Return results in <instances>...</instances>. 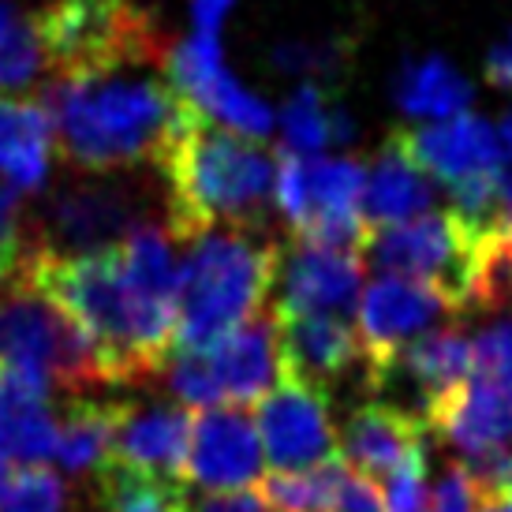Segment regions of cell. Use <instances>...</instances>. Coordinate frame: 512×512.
Wrapping results in <instances>:
<instances>
[{
	"label": "cell",
	"mask_w": 512,
	"mask_h": 512,
	"mask_svg": "<svg viewBox=\"0 0 512 512\" xmlns=\"http://www.w3.org/2000/svg\"><path fill=\"white\" fill-rule=\"evenodd\" d=\"M165 72L169 83L184 94L202 116H210V124L247 139H270L277 128V113L266 101L251 94L247 86L228 75L221 38L217 34H191L187 42L172 45L165 53Z\"/></svg>",
	"instance_id": "10"
},
{
	"label": "cell",
	"mask_w": 512,
	"mask_h": 512,
	"mask_svg": "<svg viewBox=\"0 0 512 512\" xmlns=\"http://www.w3.org/2000/svg\"><path fill=\"white\" fill-rule=\"evenodd\" d=\"M277 124H281L288 154L318 157L326 146H333V105H329L326 86L299 83V90L277 113Z\"/></svg>",
	"instance_id": "28"
},
{
	"label": "cell",
	"mask_w": 512,
	"mask_h": 512,
	"mask_svg": "<svg viewBox=\"0 0 512 512\" xmlns=\"http://www.w3.org/2000/svg\"><path fill=\"white\" fill-rule=\"evenodd\" d=\"M486 83L498 90H512V30L486 53Z\"/></svg>",
	"instance_id": "38"
},
{
	"label": "cell",
	"mask_w": 512,
	"mask_h": 512,
	"mask_svg": "<svg viewBox=\"0 0 512 512\" xmlns=\"http://www.w3.org/2000/svg\"><path fill=\"white\" fill-rule=\"evenodd\" d=\"M471 370H475V337H468L456 326H441L408 344L393 359V367L385 370V382L404 378V385H412L415 400H419V415L427 423L430 408H438L449 393H456L468 382Z\"/></svg>",
	"instance_id": "20"
},
{
	"label": "cell",
	"mask_w": 512,
	"mask_h": 512,
	"mask_svg": "<svg viewBox=\"0 0 512 512\" xmlns=\"http://www.w3.org/2000/svg\"><path fill=\"white\" fill-rule=\"evenodd\" d=\"M8 281H12V273H0V288L8 285Z\"/></svg>",
	"instance_id": "42"
},
{
	"label": "cell",
	"mask_w": 512,
	"mask_h": 512,
	"mask_svg": "<svg viewBox=\"0 0 512 512\" xmlns=\"http://www.w3.org/2000/svg\"><path fill=\"white\" fill-rule=\"evenodd\" d=\"M116 412L120 404H94V400H72L64 423H60L57 456L64 475L72 479H98L116 460Z\"/></svg>",
	"instance_id": "23"
},
{
	"label": "cell",
	"mask_w": 512,
	"mask_h": 512,
	"mask_svg": "<svg viewBox=\"0 0 512 512\" xmlns=\"http://www.w3.org/2000/svg\"><path fill=\"white\" fill-rule=\"evenodd\" d=\"M255 427L273 471H311L337 456L326 393L292 374L258 400Z\"/></svg>",
	"instance_id": "13"
},
{
	"label": "cell",
	"mask_w": 512,
	"mask_h": 512,
	"mask_svg": "<svg viewBox=\"0 0 512 512\" xmlns=\"http://www.w3.org/2000/svg\"><path fill=\"white\" fill-rule=\"evenodd\" d=\"M363 266H367L363 251L296 240V247L281 251L273 314L277 318H303V314L352 318L359 307Z\"/></svg>",
	"instance_id": "12"
},
{
	"label": "cell",
	"mask_w": 512,
	"mask_h": 512,
	"mask_svg": "<svg viewBox=\"0 0 512 512\" xmlns=\"http://www.w3.org/2000/svg\"><path fill=\"white\" fill-rule=\"evenodd\" d=\"M195 415L184 404H120L116 412V460L128 468L184 479Z\"/></svg>",
	"instance_id": "18"
},
{
	"label": "cell",
	"mask_w": 512,
	"mask_h": 512,
	"mask_svg": "<svg viewBox=\"0 0 512 512\" xmlns=\"http://www.w3.org/2000/svg\"><path fill=\"white\" fill-rule=\"evenodd\" d=\"M23 195H15L0 184V273H19L27 255L34 251V232H30V217L19 206Z\"/></svg>",
	"instance_id": "32"
},
{
	"label": "cell",
	"mask_w": 512,
	"mask_h": 512,
	"mask_svg": "<svg viewBox=\"0 0 512 512\" xmlns=\"http://www.w3.org/2000/svg\"><path fill=\"white\" fill-rule=\"evenodd\" d=\"M262 438L251 415L240 408H210L195 415L191 445H187L184 483L202 486L210 494L251 490L262 483Z\"/></svg>",
	"instance_id": "14"
},
{
	"label": "cell",
	"mask_w": 512,
	"mask_h": 512,
	"mask_svg": "<svg viewBox=\"0 0 512 512\" xmlns=\"http://www.w3.org/2000/svg\"><path fill=\"white\" fill-rule=\"evenodd\" d=\"M498 143H501V172H498V206L501 217L512 214V113H505L498 128ZM498 217V221H501Z\"/></svg>",
	"instance_id": "37"
},
{
	"label": "cell",
	"mask_w": 512,
	"mask_h": 512,
	"mask_svg": "<svg viewBox=\"0 0 512 512\" xmlns=\"http://www.w3.org/2000/svg\"><path fill=\"white\" fill-rule=\"evenodd\" d=\"M479 382L494 385L498 393L512 400V311L475 337V370Z\"/></svg>",
	"instance_id": "31"
},
{
	"label": "cell",
	"mask_w": 512,
	"mask_h": 512,
	"mask_svg": "<svg viewBox=\"0 0 512 512\" xmlns=\"http://www.w3.org/2000/svg\"><path fill=\"white\" fill-rule=\"evenodd\" d=\"M232 0H191V19H195V30L199 34H221V23H225Z\"/></svg>",
	"instance_id": "39"
},
{
	"label": "cell",
	"mask_w": 512,
	"mask_h": 512,
	"mask_svg": "<svg viewBox=\"0 0 512 512\" xmlns=\"http://www.w3.org/2000/svg\"><path fill=\"white\" fill-rule=\"evenodd\" d=\"M337 512H389V509H385V494L374 486V479L348 468L341 479V494H337Z\"/></svg>",
	"instance_id": "35"
},
{
	"label": "cell",
	"mask_w": 512,
	"mask_h": 512,
	"mask_svg": "<svg viewBox=\"0 0 512 512\" xmlns=\"http://www.w3.org/2000/svg\"><path fill=\"white\" fill-rule=\"evenodd\" d=\"M427 427L453 445L460 464L483 483L494 501V490L512 460V400L471 374L438 408H430Z\"/></svg>",
	"instance_id": "11"
},
{
	"label": "cell",
	"mask_w": 512,
	"mask_h": 512,
	"mask_svg": "<svg viewBox=\"0 0 512 512\" xmlns=\"http://www.w3.org/2000/svg\"><path fill=\"white\" fill-rule=\"evenodd\" d=\"M430 210H434V180L415 165L393 135L367 169V187H363L367 228L404 225V221H415Z\"/></svg>",
	"instance_id": "22"
},
{
	"label": "cell",
	"mask_w": 512,
	"mask_h": 512,
	"mask_svg": "<svg viewBox=\"0 0 512 512\" xmlns=\"http://www.w3.org/2000/svg\"><path fill=\"white\" fill-rule=\"evenodd\" d=\"M45 64L53 79H98L124 68L165 64V38L131 0H49L38 12Z\"/></svg>",
	"instance_id": "5"
},
{
	"label": "cell",
	"mask_w": 512,
	"mask_h": 512,
	"mask_svg": "<svg viewBox=\"0 0 512 512\" xmlns=\"http://www.w3.org/2000/svg\"><path fill=\"white\" fill-rule=\"evenodd\" d=\"M150 191L135 176H86L49 195L38 217H30L34 247L45 255L72 258L109 251L146 217Z\"/></svg>",
	"instance_id": "8"
},
{
	"label": "cell",
	"mask_w": 512,
	"mask_h": 512,
	"mask_svg": "<svg viewBox=\"0 0 512 512\" xmlns=\"http://www.w3.org/2000/svg\"><path fill=\"white\" fill-rule=\"evenodd\" d=\"M53 116L42 101L0 94V184L15 195L42 191L53 169Z\"/></svg>",
	"instance_id": "21"
},
{
	"label": "cell",
	"mask_w": 512,
	"mask_h": 512,
	"mask_svg": "<svg viewBox=\"0 0 512 512\" xmlns=\"http://www.w3.org/2000/svg\"><path fill=\"white\" fill-rule=\"evenodd\" d=\"M423 434H427V423L419 412L374 400V404H359L348 415L337 456L367 479H389L408 456L423 449Z\"/></svg>",
	"instance_id": "17"
},
{
	"label": "cell",
	"mask_w": 512,
	"mask_h": 512,
	"mask_svg": "<svg viewBox=\"0 0 512 512\" xmlns=\"http://www.w3.org/2000/svg\"><path fill=\"white\" fill-rule=\"evenodd\" d=\"M393 101L419 120H453L471 105V83L441 57L404 60L393 75Z\"/></svg>",
	"instance_id": "24"
},
{
	"label": "cell",
	"mask_w": 512,
	"mask_h": 512,
	"mask_svg": "<svg viewBox=\"0 0 512 512\" xmlns=\"http://www.w3.org/2000/svg\"><path fill=\"white\" fill-rule=\"evenodd\" d=\"M60 419L53 389L19 374H0V464L42 468L57 456Z\"/></svg>",
	"instance_id": "19"
},
{
	"label": "cell",
	"mask_w": 512,
	"mask_h": 512,
	"mask_svg": "<svg viewBox=\"0 0 512 512\" xmlns=\"http://www.w3.org/2000/svg\"><path fill=\"white\" fill-rule=\"evenodd\" d=\"M42 105L53 116L60 154L86 176L161 165L172 139L199 116V109L172 83L157 79H53Z\"/></svg>",
	"instance_id": "1"
},
{
	"label": "cell",
	"mask_w": 512,
	"mask_h": 512,
	"mask_svg": "<svg viewBox=\"0 0 512 512\" xmlns=\"http://www.w3.org/2000/svg\"><path fill=\"white\" fill-rule=\"evenodd\" d=\"M45 68L38 12H27L19 0H0V90H30Z\"/></svg>",
	"instance_id": "26"
},
{
	"label": "cell",
	"mask_w": 512,
	"mask_h": 512,
	"mask_svg": "<svg viewBox=\"0 0 512 512\" xmlns=\"http://www.w3.org/2000/svg\"><path fill=\"white\" fill-rule=\"evenodd\" d=\"M210 382H214L217 404L240 408V404H258L270 389L285 378V352H281V326L277 314L262 311L247 326L228 333L225 341L202 348Z\"/></svg>",
	"instance_id": "15"
},
{
	"label": "cell",
	"mask_w": 512,
	"mask_h": 512,
	"mask_svg": "<svg viewBox=\"0 0 512 512\" xmlns=\"http://www.w3.org/2000/svg\"><path fill=\"white\" fill-rule=\"evenodd\" d=\"M490 236L494 228L471 225L456 210H430L404 225L370 228L363 258L382 273L441 288L456 307H475Z\"/></svg>",
	"instance_id": "6"
},
{
	"label": "cell",
	"mask_w": 512,
	"mask_h": 512,
	"mask_svg": "<svg viewBox=\"0 0 512 512\" xmlns=\"http://www.w3.org/2000/svg\"><path fill=\"white\" fill-rule=\"evenodd\" d=\"M172 352H202L270 311L281 243L262 225H221L180 240Z\"/></svg>",
	"instance_id": "3"
},
{
	"label": "cell",
	"mask_w": 512,
	"mask_h": 512,
	"mask_svg": "<svg viewBox=\"0 0 512 512\" xmlns=\"http://www.w3.org/2000/svg\"><path fill=\"white\" fill-rule=\"evenodd\" d=\"M348 464L333 456L311 471H270L262 475L258 494L270 501L273 512H337V494Z\"/></svg>",
	"instance_id": "27"
},
{
	"label": "cell",
	"mask_w": 512,
	"mask_h": 512,
	"mask_svg": "<svg viewBox=\"0 0 512 512\" xmlns=\"http://www.w3.org/2000/svg\"><path fill=\"white\" fill-rule=\"evenodd\" d=\"M191 512H273L270 501L258 490H228V494H206L191 505Z\"/></svg>",
	"instance_id": "36"
},
{
	"label": "cell",
	"mask_w": 512,
	"mask_h": 512,
	"mask_svg": "<svg viewBox=\"0 0 512 512\" xmlns=\"http://www.w3.org/2000/svg\"><path fill=\"white\" fill-rule=\"evenodd\" d=\"M397 139L415 165L449 191L453 210L464 221L479 228L498 225L501 143L498 131L486 120L464 113L453 120H434L423 128L397 131Z\"/></svg>",
	"instance_id": "7"
},
{
	"label": "cell",
	"mask_w": 512,
	"mask_h": 512,
	"mask_svg": "<svg viewBox=\"0 0 512 512\" xmlns=\"http://www.w3.org/2000/svg\"><path fill=\"white\" fill-rule=\"evenodd\" d=\"M12 471H8V464H0V486H4V479H8Z\"/></svg>",
	"instance_id": "41"
},
{
	"label": "cell",
	"mask_w": 512,
	"mask_h": 512,
	"mask_svg": "<svg viewBox=\"0 0 512 512\" xmlns=\"http://www.w3.org/2000/svg\"><path fill=\"white\" fill-rule=\"evenodd\" d=\"M90 512H191L184 479L113 464L94 479Z\"/></svg>",
	"instance_id": "25"
},
{
	"label": "cell",
	"mask_w": 512,
	"mask_h": 512,
	"mask_svg": "<svg viewBox=\"0 0 512 512\" xmlns=\"http://www.w3.org/2000/svg\"><path fill=\"white\" fill-rule=\"evenodd\" d=\"M385 509L389 512H427V449L412 453L385 479Z\"/></svg>",
	"instance_id": "34"
},
{
	"label": "cell",
	"mask_w": 512,
	"mask_h": 512,
	"mask_svg": "<svg viewBox=\"0 0 512 512\" xmlns=\"http://www.w3.org/2000/svg\"><path fill=\"white\" fill-rule=\"evenodd\" d=\"M0 374H19L75 397L109 385L98 344L30 277L27 262L0 288Z\"/></svg>",
	"instance_id": "4"
},
{
	"label": "cell",
	"mask_w": 512,
	"mask_h": 512,
	"mask_svg": "<svg viewBox=\"0 0 512 512\" xmlns=\"http://www.w3.org/2000/svg\"><path fill=\"white\" fill-rule=\"evenodd\" d=\"M0 512H68V483L45 464L19 468L0 486Z\"/></svg>",
	"instance_id": "29"
},
{
	"label": "cell",
	"mask_w": 512,
	"mask_h": 512,
	"mask_svg": "<svg viewBox=\"0 0 512 512\" xmlns=\"http://www.w3.org/2000/svg\"><path fill=\"white\" fill-rule=\"evenodd\" d=\"M483 512H512V498H494Z\"/></svg>",
	"instance_id": "40"
},
{
	"label": "cell",
	"mask_w": 512,
	"mask_h": 512,
	"mask_svg": "<svg viewBox=\"0 0 512 512\" xmlns=\"http://www.w3.org/2000/svg\"><path fill=\"white\" fill-rule=\"evenodd\" d=\"M277 326H281L285 374L322 389V393L329 385H341L356 374L367 385V352H363L352 318L303 314V318H277Z\"/></svg>",
	"instance_id": "16"
},
{
	"label": "cell",
	"mask_w": 512,
	"mask_h": 512,
	"mask_svg": "<svg viewBox=\"0 0 512 512\" xmlns=\"http://www.w3.org/2000/svg\"><path fill=\"white\" fill-rule=\"evenodd\" d=\"M352 57V45L341 38H326V42H285L273 49V64L288 75H299L303 83H318L341 75V68Z\"/></svg>",
	"instance_id": "30"
},
{
	"label": "cell",
	"mask_w": 512,
	"mask_h": 512,
	"mask_svg": "<svg viewBox=\"0 0 512 512\" xmlns=\"http://www.w3.org/2000/svg\"><path fill=\"white\" fill-rule=\"evenodd\" d=\"M486 505H490V494L464 464L445 468V475L427 498V512H483Z\"/></svg>",
	"instance_id": "33"
},
{
	"label": "cell",
	"mask_w": 512,
	"mask_h": 512,
	"mask_svg": "<svg viewBox=\"0 0 512 512\" xmlns=\"http://www.w3.org/2000/svg\"><path fill=\"white\" fill-rule=\"evenodd\" d=\"M165 225L176 240L221 225H262L277 184V154L258 139L206 124L195 116L161 157Z\"/></svg>",
	"instance_id": "2"
},
{
	"label": "cell",
	"mask_w": 512,
	"mask_h": 512,
	"mask_svg": "<svg viewBox=\"0 0 512 512\" xmlns=\"http://www.w3.org/2000/svg\"><path fill=\"white\" fill-rule=\"evenodd\" d=\"M456 311L460 307L441 288L423 285V281H408V277H393V273H382L378 281H370L356 307L359 341L367 352L370 393L382 389L385 370L393 367V359L408 344L434 333V326Z\"/></svg>",
	"instance_id": "9"
}]
</instances>
